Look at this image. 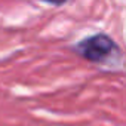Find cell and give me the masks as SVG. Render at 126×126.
<instances>
[{"label":"cell","instance_id":"obj_1","mask_svg":"<svg viewBox=\"0 0 126 126\" xmlns=\"http://www.w3.org/2000/svg\"><path fill=\"white\" fill-rule=\"evenodd\" d=\"M73 50L83 59L95 64H105L114 52H117L116 42L105 33L92 34L73 46Z\"/></svg>","mask_w":126,"mask_h":126},{"label":"cell","instance_id":"obj_2","mask_svg":"<svg viewBox=\"0 0 126 126\" xmlns=\"http://www.w3.org/2000/svg\"><path fill=\"white\" fill-rule=\"evenodd\" d=\"M40 2H43V3H49V5H52V6H62V5L68 3L70 0H40Z\"/></svg>","mask_w":126,"mask_h":126}]
</instances>
